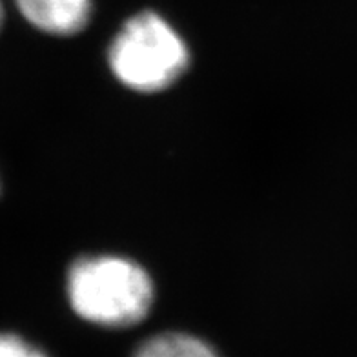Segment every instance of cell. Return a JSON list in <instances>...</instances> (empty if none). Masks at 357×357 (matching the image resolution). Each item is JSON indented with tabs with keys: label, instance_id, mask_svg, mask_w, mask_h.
Here are the masks:
<instances>
[{
	"label": "cell",
	"instance_id": "5b68a950",
	"mask_svg": "<svg viewBox=\"0 0 357 357\" xmlns=\"http://www.w3.org/2000/svg\"><path fill=\"white\" fill-rule=\"evenodd\" d=\"M0 357H47L15 334H0Z\"/></svg>",
	"mask_w": 357,
	"mask_h": 357
},
{
	"label": "cell",
	"instance_id": "8992f818",
	"mask_svg": "<svg viewBox=\"0 0 357 357\" xmlns=\"http://www.w3.org/2000/svg\"><path fill=\"white\" fill-rule=\"evenodd\" d=\"M2 20H4V10H2V0H0V26H2Z\"/></svg>",
	"mask_w": 357,
	"mask_h": 357
},
{
	"label": "cell",
	"instance_id": "277c9868",
	"mask_svg": "<svg viewBox=\"0 0 357 357\" xmlns=\"http://www.w3.org/2000/svg\"><path fill=\"white\" fill-rule=\"evenodd\" d=\"M133 357H219L210 344L186 334L153 335L137 348Z\"/></svg>",
	"mask_w": 357,
	"mask_h": 357
},
{
	"label": "cell",
	"instance_id": "7a4b0ae2",
	"mask_svg": "<svg viewBox=\"0 0 357 357\" xmlns=\"http://www.w3.org/2000/svg\"><path fill=\"white\" fill-rule=\"evenodd\" d=\"M109 68L121 82L137 91H159L183 75L188 47L157 13L146 11L128 20L109 46Z\"/></svg>",
	"mask_w": 357,
	"mask_h": 357
},
{
	"label": "cell",
	"instance_id": "6da1fadb",
	"mask_svg": "<svg viewBox=\"0 0 357 357\" xmlns=\"http://www.w3.org/2000/svg\"><path fill=\"white\" fill-rule=\"evenodd\" d=\"M68 297L73 310L89 323L130 326L148 315L153 287L133 261L113 255L79 259L68 273Z\"/></svg>",
	"mask_w": 357,
	"mask_h": 357
},
{
	"label": "cell",
	"instance_id": "3957f363",
	"mask_svg": "<svg viewBox=\"0 0 357 357\" xmlns=\"http://www.w3.org/2000/svg\"><path fill=\"white\" fill-rule=\"evenodd\" d=\"M31 26L52 35H75L88 26L91 0H15Z\"/></svg>",
	"mask_w": 357,
	"mask_h": 357
}]
</instances>
